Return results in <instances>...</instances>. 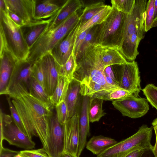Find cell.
<instances>
[{
    "mask_svg": "<svg viewBox=\"0 0 157 157\" xmlns=\"http://www.w3.org/2000/svg\"><path fill=\"white\" fill-rule=\"evenodd\" d=\"M7 95L12 99L27 136L31 140L34 136H38L47 152L52 106L36 98L22 84L13 86Z\"/></svg>",
    "mask_w": 157,
    "mask_h": 157,
    "instance_id": "1",
    "label": "cell"
},
{
    "mask_svg": "<svg viewBox=\"0 0 157 157\" xmlns=\"http://www.w3.org/2000/svg\"><path fill=\"white\" fill-rule=\"evenodd\" d=\"M147 2V0H135L132 11L128 15L119 51L128 62L135 61L139 54L138 46L145 36L144 22Z\"/></svg>",
    "mask_w": 157,
    "mask_h": 157,
    "instance_id": "2",
    "label": "cell"
},
{
    "mask_svg": "<svg viewBox=\"0 0 157 157\" xmlns=\"http://www.w3.org/2000/svg\"><path fill=\"white\" fill-rule=\"evenodd\" d=\"M77 63L74 79L79 82L81 85L94 82L107 89L116 87L110 86L106 82L105 68L98 45L89 47Z\"/></svg>",
    "mask_w": 157,
    "mask_h": 157,
    "instance_id": "3",
    "label": "cell"
},
{
    "mask_svg": "<svg viewBox=\"0 0 157 157\" xmlns=\"http://www.w3.org/2000/svg\"><path fill=\"white\" fill-rule=\"evenodd\" d=\"M6 11H0V53L6 50L10 53L18 61L26 60L29 49L21 27L11 19Z\"/></svg>",
    "mask_w": 157,
    "mask_h": 157,
    "instance_id": "4",
    "label": "cell"
},
{
    "mask_svg": "<svg viewBox=\"0 0 157 157\" xmlns=\"http://www.w3.org/2000/svg\"><path fill=\"white\" fill-rule=\"evenodd\" d=\"M79 16L76 12L56 27L47 30L29 49L26 60L33 63L50 52L73 29L79 21Z\"/></svg>",
    "mask_w": 157,
    "mask_h": 157,
    "instance_id": "5",
    "label": "cell"
},
{
    "mask_svg": "<svg viewBox=\"0 0 157 157\" xmlns=\"http://www.w3.org/2000/svg\"><path fill=\"white\" fill-rule=\"evenodd\" d=\"M112 7L105 20L98 25L96 45L119 50L123 40L128 14Z\"/></svg>",
    "mask_w": 157,
    "mask_h": 157,
    "instance_id": "6",
    "label": "cell"
},
{
    "mask_svg": "<svg viewBox=\"0 0 157 157\" xmlns=\"http://www.w3.org/2000/svg\"><path fill=\"white\" fill-rule=\"evenodd\" d=\"M152 127L143 124L136 133L110 147L97 157H125L131 152L141 149L152 150Z\"/></svg>",
    "mask_w": 157,
    "mask_h": 157,
    "instance_id": "7",
    "label": "cell"
},
{
    "mask_svg": "<svg viewBox=\"0 0 157 157\" xmlns=\"http://www.w3.org/2000/svg\"><path fill=\"white\" fill-rule=\"evenodd\" d=\"M0 149L3 147V140L9 144L26 150L34 148L35 143L15 124L10 115L0 109Z\"/></svg>",
    "mask_w": 157,
    "mask_h": 157,
    "instance_id": "8",
    "label": "cell"
},
{
    "mask_svg": "<svg viewBox=\"0 0 157 157\" xmlns=\"http://www.w3.org/2000/svg\"><path fill=\"white\" fill-rule=\"evenodd\" d=\"M119 87L132 93L136 97L142 90L137 63L135 61L117 65Z\"/></svg>",
    "mask_w": 157,
    "mask_h": 157,
    "instance_id": "9",
    "label": "cell"
},
{
    "mask_svg": "<svg viewBox=\"0 0 157 157\" xmlns=\"http://www.w3.org/2000/svg\"><path fill=\"white\" fill-rule=\"evenodd\" d=\"M112 102L114 107L123 116L132 118L143 117L149 109L147 99L136 97L133 94Z\"/></svg>",
    "mask_w": 157,
    "mask_h": 157,
    "instance_id": "10",
    "label": "cell"
},
{
    "mask_svg": "<svg viewBox=\"0 0 157 157\" xmlns=\"http://www.w3.org/2000/svg\"><path fill=\"white\" fill-rule=\"evenodd\" d=\"M64 128L59 121L56 114L50 118L49 134L47 153L50 157H59L63 153Z\"/></svg>",
    "mask_w": 157,
    "mask_h": 157,
    "instance_id": "11",
    "label": "cell"
},
{
    "mask_svg": "<svg viewBox=\"0 0 157 157\" xmlns=\"http://www.w3.org/2000/svg\"><path fill=\"white\" fill-rule=\"evenodd\" d=\"M79 27V21L73 29L50 52L59 65L64 64L72 53Z\"/></svg>",
    "mask_w": 157,
    "mask_h": 157,
    "instance_id": "12",
    "label": "cell"
},
{
    "mask_svg": "<svg viewBox=\"0 0 157 157\" xmlns=\"http://www.w3.org/2000/svg\"><path fill=\"white\" fill-rule=\"evenodd\" d=\"M79 114L77 111L64 125V152L77 157L79 140Z\"/></svg>",
    "mask_w": 157,
    "mask_h": 157,
    "instance_id": "13",
    "label": "cell"
},
{
    "mask_svg": "<svg viewBox=\"0 0 157 157\" xmlns=\"http://www.w3.org/2000/svg\"><path fill=\"white\" fill-rule=\"evenodd\" d=\"M7 9L21 18L26 24L38 20L34 18L36 0H4Z\"/></svg>",
    "mask_w": 157,
    "mask_h": 157,
    "instance_id": "14",
    "label": "cell"
},
{
    "mask_svg": "<svg viewBox=\"0 0 157 157\" xmlns=\"http://www.w3.org/2000/svg\"><path fill=\"white\" fill-rule=\"evenodd\" d=\"M0 94L7 95L14 68L18 61L6 50L0 53Z\"/></svg>",
    "mask_w": 157,
    "mask_h": 157,
    "instance_id": "15",
    "label": "cell"
},
{
    "mask_svg": "<svg viewBox=\"0 0 157 157\" xmlns=\"http://www.w3.org/2000/svg\"><path fill=\"white\" fill-rule=\"evenodd\" d=\"M40 59L44 71L46 91L50 97L53 93L57 83L58 64L50 52L43 56Z\"/></svg>",
    "mask_w": 157,
    "mask_h": 157,
    "instance_id": "16",
    "label": "cell"
},
{
    "mask_svg": "<svg viewBox=\"0 0 157 157\" xmlns=\"http://www.w3.org/2000/svg\"><path fill=\"white\" fill-rule=\"evenodd\" d=\"M52 19L38 20L21 27L25 42L30 48L38 39L48 30Z\"/></svg>",
    "mask_w": 157,
    "mask_h": 157,
    "instance_id": "17",
    "label": "cell"
},
{
    "mask_svg": "<svg viewBox=\"0 0 157 157\" xmlns=\"http://www.w3.org/2000/svg\"><path fill=\"white\" fill-rule=\"evenodd\" d=\"M33 64L27 60L17 63L10 81L7 94L11 87L18 83L25 85L29 90Z\"/></svg>",
    "mask_w": 157,
    "mask_h": 157,
    "instance_id": "18",
    "label": "cell"
},
{
    "mask_svg": "<svg viewBox=\"0 0 157 157\" xmlns=\"http://www.w3.org/2000/svg\"><path fill=\"white\" fill-rule=\"evenodd\" d=\"M90 97L83 96L79 118V144L77 155L79 157L86 144V139L89 133L90 119L89 107Z\"/></svg>",
    "mask_w": 157,
    "mask_h": 157,
    "instance_id": "19",
    "label": "cell"
},
{
    "mask_svg": "<svg viewBox=\"0 0 157 157\" xmlns=\"http://www.w3.org/2000/svg\"><path fill=\"white\" fill-rule=\"evenodd\" d=\"M82 7L81 0H66L58 11L52 16V20L47 30L56 27Z\"/></svg>",
    "mask_w": 157,
    "mask_h": 157,
    "instance_id": "20",
    "label": "cell"
},
{
    "mask_svg": "<svg viewBox=\"0 0 157 157\" xmlns=\"http://www.w3.org/2000/svg\"><path fill=\"white\" fill-rule=\"evenodd\" d=\"M101 60L105 68L114 65H121L128 63L120 51L116 48L98 45Z\"/></svg>",
    "mask_w": 157,
    "mask_h": 157,
    "instance_id": "21",
    "label": "cell"
},
{
    "mask_svg": "<svg viewBox=\"0 0 157 157\" xmlns=\"http://www.w3.org/2000/svg\"><path fill=\"white\" fill-rule=\"evenodd\" d=\"M81 88L79 82L74 79L70 82L64 101L68 108L69 118L77 111L78 98Z\"/></svg>",
    "mask_w": 157,
    "mask_h": 157,
    "instance_id": "22",
    "label": "cell"
},
{
    "mask_svg": "<svg viewBox=\"0 0 157 157\" xmlns=\"http://www.w3.org/2000/svg\"><path fill=\"white\" fill-rule=\"evenodd\" d=\"M117 142L110 137L101 135L93 136L88 142L86 148L93 154L98 155Z\"/></svg>",
    "mask_w": 157,
    "mask_h": 157,
    "instance_id": "23",
    "label": "cell"
},
{
    "mask_svg": "<svg viewBox=\"0 0 157 157\" xmlns=\"http://www.w3.org/2000/svg\"><path fill=\"white\" fill-rule=\"evenodd\" d=\"M133 94L131 92L119 87L107 89L94 94L91 97L112 101Z\"/></svg>",
    "mask_w": 157,
    "mask_h": 157,
    "instance_id": "24",
    "label": "cell"
},
{
    "mask_svg": "<svg viewBox=\"0 0 157 157\" xmlns=\"http://www.w3.org/2000/svg\"><path fill=\"white\" fill-rule=\"evenodd\" d=\"M70 81L65 77L59 75L56 88L52 95L50 97L53 106L64 101Z\"/></svg>",
    "mask_w": 157,
    "mask_h": 157,
    "instance_id": "25",
    "label": "cell"
},
{
    "mask_svg": "<svg viewBox=\"0 0 157 157\" xmlns=\"http://www.w3.org/2000/svg\"><path fill=\"white\" fill-rule=\"evenodd\" d=\"M103 101L102 99L90 97L89 107L90 122L98 121L106 114L102 109Z\"/></svg>",
    "mask_w": 157,
    "mask_h": 157,
    "instance_id": "26",
    "label": "cell"
},
{
    "mask_svg": "<svg viewBox=\"0 0 157 157\" xmlns=\"http://www.w3.org/2000/svg\"><path fill=\"white\" fill-rule=\"evenodd\" d=\"M112 9V6L106 5L103 9L94 16L82 26L79 27L77 36L83 32L93 26L100 25L102 23L110 13Z\"/></svg>",
    "mask_w": 157,
    "mask_h": 157,
    "instance_id": "27",
    "label": "cell"
},
{
    "mask_svg": "<svg viewBox=\"0 0 157 157\" xmlns=\"http://www.w3.org/2000/svg\"><path fill=\"white\" fill-rule=\"evenodd\" d=\"M106 6L103 2L99 1L85 7L79 16L80 27L103 9Z\"/></svg>",
    "mask_w": 157,
    "mask_h": 157,
    "instance_id": "28",
    "label": "cell"
},
{
    "mask_svg": "<svg viewBox=\"0 0 157 157\" xmlns=\"http://www.w3.org/2000/svg\"><path fill=\"white\" fill-rule=\"evenodd\" d=\"M98 25L90 28L81 45L76 58V62L82 57L86 50L90 46L96 45V39Z\"/></svg>",
    "mask_w": 157,
    "mask_h": 157,
    "instance_id": "29",
    "label": "cell"
},
{
    "mask_svg": "<svg viewBox=\"0 0 157 157\" xmlns=\"http://www.w3.org/2000/svg\"><path fill=\"white\" fill-rule=\"evenodd\" d=\"M29 92L40 100L52 106L50 97L41 84L34 78L32 77L30 84Z\"/></svg>",
    "mask_w": 157,
    "mask_h": 157,
    "instance_id": "30",
    "label": "cell"
},
{
    "mask_svg": "<svg viewBox=\"0 0 157 157\" xmlns=\"http://www.w3.org/2000/svg\"><path fill=\"white\" fill-rule=\"evenodd\" d=\"M77 66V62L72 53L64 64L62 66L58 64L59 75L65 76L71 81L74 79Z\"/></svg>",
    "mask_w": 157,
    "mask_h": 157,
    "instance_id": "31",
    "label": "cell"
},
{
    "mask_svg": "<svg viewBox=\"0 0 157 157\" xmlns=\"http://www.w3.org/2000/svg\"><path fill=\"white\" fill-rule=\"evenodd\" d=\"M32 77L36 79L46 91L44 71L40 59L33 64Z\"/></svg>",
    "mask_w": 157,
    "mask_h": 157,
    "instance_id": "32",
    "label": "cell"
},
{
    "mask_svg": "<svg viewBox=\"0 0 157 157\" xmlns=\"http://www.w3.org/2000/svg\"><path fill=\"white\" fill-rule=\"evenodd\" d=\"M135 0H112V7L127 14H130L134 6Z\"/></svg>",
    "mask_w": 157,
    "mask_h": 157,
    "instance_id": "33",
    "label": "cell"
},
{
    "mask_svg": "<svg viewBox=\"0 0 157 157\" xmlns=\"http://www.w3.org/2000/svg\"><path fill=\"white\" fill-rule=\"evenodd\" d=\"M155 0H149L147 1V4L144 22L146 32L151 28V26L154 21Z\"/></svg>",
    "mask_w": 157,
    "mask_h": 157,
    "instance_id": "34",
    "label": "cell"
},
{
    "mask_svg": "<svg viewBox=\"0 0 157 157\" xmlns=\"http://www.w3.org/2000/svg\"><path fill=\"white\" fill-rule=\"evenodd\" d=\"M142 90L147 101L157 110V86L149 84Z\"/></svg>",
    "mask_w": 157,
    "mask_h": 157,
    "instance_id": "35",
    "label": "cell"
},
{
    "mask_svg": "<svg viewBox=\"0 0 157 157\" xmlns=\"http://www.w3.org/2000/svg\"><path fill=\"white\" fill-rule=\"evenodd\" d=\"M57 119L62 125H64L69 118L67 106L64 101H61L55 106Z\"/></svg>",
    "mask_w": 157,
    "mask_h": 157,
    "instance_id": "36",
    "label": "cell"
},
{
    "mask_svg": "<svg viewBox=\"0 0 157 157\" xmlns=\"http://www.w3.org/2000/svg\"><path fill=\"white\" fill-rule=\"evenodd\" d=\"M7 100L10 111L11 117L15 124L26 135V132L20 117L9 97Z\"/></svg>",
    "mask_w": 157,
    "mask_h": 157,
    "instance_id": "37",
    "label": "cell"
},
{
    "mask_svg": "<svg viewBox=\"0 0 157 157\" xmlns=\"http://www.w3.org/2000/svg\"><path fill=\"white\" fill-rule=\"evenodd\" d=\"M22 157H50L44 148L35 150H26L20 151Z\"/></svg>",
    "mask_w": 157,
    "mask_h": 157,
    "instance_id": "38",
    "label": "cell"
},
{
    "mask_svg": "<svg viewBox=\"0 0 157 157\" xmlns=\"http://www.w3.org/2000/svg\"><path fill=\"white\" fill-rule=\"evenodd\" d=\"M62 6L59 5L52 0V2L49 4L44 10L40 18V20L42 19L50 17L53 16L58 11Z\"/></svg>",
    "mask_w": 157,
    "mask_h": 157,
    "instance_id": "39",
    "label": "cell"
},
{
    "mask_svg": "<svg viewBox=\"0 0 157 157\" xmlns=\"http://www.w3.org/2000/svg\"><path fill=\"white\" fill-rule=\"evenodd\" d=\"M52 1V0H44L38 3L36 1L34 13V18L35 20H40V18L44 10Z\"/></svg>",
    "mask_w": 157,
    "mask_h": 157,
    "instance_id": "40",
    "label": "cell"
},
{
    "mask_svg": "<svg viewBox=\"0 0 157 157\" xmlns=\"http://www.w3.org/2000/svg\"><path fill=\"white\" fill-rule=\"evenodd\" d=\"M90 29V28L85 30L77 36L73 52V55L75 59L80 47Z\"/></svg>",
    "mask_w": 157,
    "mask_h": 157,
    "instance_id": "41",
    "label": "cell"
},
{
    "mask_svg": "<svg viewBox=\"0 0 157 157\" xmlns=\"http://www.w3.org/2000/svg\"><path fill=\"white\" fill-rule=\"evenodd\" d=\"M6 11L9 17L17 26L21 27L26 24L23 20L14 13L7 9Z\"/></svg>",
    "mask_w": 157,
    "mask_h": 157,
    "instance_id": "42",
    "label": "cell"
},
{
    "mask_svg": "<svg viewBox=\"0 0 157 157\" xmlns=\"http://www.w3.org/2000/svg\"><path fill=\"white\" fill-rule=\"evenodd\" d=\"M20 151H17L5 148L3 147L0 149V157H14L19 154Z\"/></svg>",
    "mask_w": 157,
    "mask_h": 157,
    "instance_id": "43",
    "label": "cell"
},
{
    "mask_svg": "<svg viewBox=\"0 0 157 157\" xmlns=\"http://www.w3.org/2000/svg\"><path fill=\"white\" fill-rule=\"evenodd\" d=\"M146 150H147L141 149L135 150L129 153L125 157H141Z\"/></svg>",
    "mask_w": 157,
    "mask_h": 157,
    "instance_id": "44",
    "label": "cell"
},
{
    "mask_svg": "<svg viewBox=\"0 0 157 157\" xmlns=\"http://www.w3.org/2000/svg\"><path fill=\"white\" fill-rule=\"evenodd\" d=\"M105 80L107 83L111 87H119V83L118 82L106 76H105Z\"/></svg>",
    "mask_w": 157,
    "mask_h": 157,
    "instance_id": "45",
    "label": "cell"
},
{
    "mask_svg": "<svg viewBox=\"0 0 157 157\" xmlns=\"http://www.w3.org/2000/svg\"><path fill=\"white\" fill-rule=\"evenodd\" d=\"M152 127L155 132L156 139L155 144L153 146L152 151L155 157H157V128L155 127Z\"/></svg>",
    "mask_w": 157,
    "mask_h": 157,
    "instance_id": "46",
    "label": "cell"
},
{
    "mask_svg": "<svg viewBox=\"0 0 157 157\" xmlns=\"http://www.w3.org/2000/svg\"><path fill=\"white\" fill-rule=\"evenodd\" d=\"M141 157H155L152 150H146Z\"/></svg>",
    "mask_w": 157,
    "mask_h": 157,
    "instance_id": "47",
    "label": "cell"
},
{
    "mask_svg": "<svg viewBox=\"0 0 157 157\" xmlns=\"http://www.w3.org/2000/svg\"><path fill=\"white\" fill-rule=\"evenodd\" d=\"M7 10L4 0H0V11H6Z\"/></svg>",
    "mask_w": 157,
    "mask_h": 157,
    "instance_id": "48",
    "label": "cell"
},
{
    "mask_svg": "<svg viewBox=\"0 0 157 157\" xmlns=\"http://www.w3.org/2000/svg\"><path fill=\"white\" fill-rule=\"evenodd\" d=\"M157 20V0H155L154 21Z\"/></svg>",
    "mask_w": 157,
    "mask_h": 157,
    "instance_id": "49",
    "label": "cell"
},
{
    "mask_svg": "<svg viewBox=\"0 0 157 157\" xmlns=\"http://www.w3.org/2000/svg\"><path fill=\"white\" fill-rule=\"evenodd\" d=\"M151 124L153 127H155L157 128V117L155 119L152 121Z\"/></svg>",
    "mask_w": 157,
    "mask_h": 157,
    "instance_id": "50",
    "label": "cell"
},
{
    "mask_svg": "<svg viewBox=\"0 0 157 157\" xmlns=\"http://www.w3.org/2000/svg\"><path fill=\"white\" fill-rule=\"evenodd\" d=\"M63 153L65 157H77L68 153L64 152Z\"/></svg>",
    "mask_w": 157,
    "mask_h": 157,
    "instance_id": "51",
    "label": "cell"
},
{
    "mask_svg": "<svg viewBox=\"0 0 157 157\" xmlns=\"http://www.w3.org/2000/svg\"><path fill=\"white\" fill-rule=\"evenodd\" d=\"M157 27V20L153 21L151 26V28Z\"/></svg>",
    "mask_w": 157,
    "mask_h": 157,
    "instance_id": "52",
    "label": "cell"
},
{
    "mask_svg": "<svg viewBox=\"0 0 157 157\" xmlns=\"http://www.w3.org/2000/svg\"><path fill=\"white\" fill-rule=\"evenodd\" d=\"M14 157H21L19 154L15 156Z\"/></svg>",
    "mask_w": 157,
    "mask_h": 157,
    "instance_id": "53",
    "label": "cell"
},
{
    "mask_svg": "<svg viewBox=\"0 0 157 157\" xmlns=\"http://www.w3.org/2000/svg\"><path fill=\"white\" fill-rule=\"evenodd\" d=\"M59 157H65L63 153Z\"/></svg>",
    "mask_w": 157,
    "mask_h": 157,
    "instance_id": "54",
    "label": "cell"
}]
</instances>
